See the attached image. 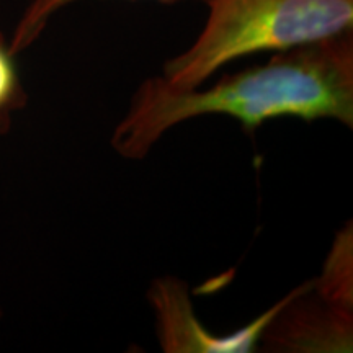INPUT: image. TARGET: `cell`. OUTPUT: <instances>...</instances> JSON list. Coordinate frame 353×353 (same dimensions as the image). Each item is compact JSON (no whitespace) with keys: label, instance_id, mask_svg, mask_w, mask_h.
I'll return each mask as SVG.
<instances>
[{"label":"cell","instance_id":"obj_6","mask_svg":"<svg viewBox=\"0 0 353 353\" xmlns=\"http://www.w3.org/2000/svg\"><path fill=\"white\" fill-rule=\"evenodd\" d=\"M79 0H32L25 12L21 13L19 23H17L13 34L8 41L12 54H20L21 51L28 50L37 39L41 37L52 17L63 8L72 6ZM159 2H182V0H159ZM205 2V0H203Z\"/></svg>","mask_w":353,"mask_h":353},{"label":"cell","instance_id":"obj_3","mask_svg":"<svg viewBox=\"0 0 353 353\" xmlns=\"http://www.w3.org/2000/svg\"><path fill=\"white\" fill-rule=\"evenodd\" d=\"M148 301L156 317L157 339L165 353H250L257 352L263 329L280 301L259 314L244 327L226 335L210 332L193 309L188 285L176 276L154 280Z\"/></svg>","mask_w":353,"mask_h":353},{"label":"cell","instance_id":"obj_4","mask_svg":"<svg viewBox=\"0 0 353 353\" xmlns=\"http://www.w3.org/2000/svg\"><path fill=\"white\" fill-rule=\"evenodd\" d=\"M259 350L345 353L353 350V311L334 306L312 290V280L290 291L260 337Z\"/></svg>","mask_w":353,"mask_h":353},{"label":"cell","instance_id":"obj_7","mask_svg":"<svg viewBox=\"0 0 353 353\" xmlns=\"http://www.w3.org/2000/svg\"><path fill=\"white\" fill-rule=\"evenodd\" d=\"M28 101L20 72L15 64V54H12L8 41L0 33V134L10 130L13 117Z\"/></svg>","mask_w":353,"mask_h":353},{"label":"cell","instance_id":"obj_1","mask_svg":"<svg viewBox=\"0 0 353 353\" xmlns=\"http://www.w3.org/2000/svg\"><path fill=\"white\" fill-rule=\"evenodd\" d=\"M228 117L254 132L278 118L332 120L353 126V32L275 52L213 85L180 90L151 77L132 95L112 132L113 151L139 161L172 128L201 117Z\"/></svg>","mask_w":353,"mask_h":353},{"label":"cell","instance_id":"obj_8","mask_svg":"<svg viewBox=\"0 0 353 353\" xmlns=\"http://www.w3.org/2000/svg\"><path fill=\"white\" fill-rule=\"evenodd\" d=\"M0 319H2V309H0Z\"/></svg>","mask_w":353,"mask_h":353},{"label":"cell","instance_id":"obj_5","mask_svg":"<svg viewBox=\"0 0 353 353\" xmlns=\"http://www.w3.org/2000/svg\"><path fill=\"white\" fill-rule=\"evenodd\" d=\"M312 290L334 306L353 311V229L347 226L335 234L322 263L321 275L312 280Z\"/></svg>","mask_w":353,"mask_h":353},{"label":"cell","instance_id":"obj_2","mask_svg":"<svg viewBox=\"0 0 353 353\" xmlns=\"http://www.w3.org/2000/svg\"><path fill=\"white\" fill-rule=\"evenodd\" d=\"M208 19L192 46L170 57V87L205 85L224 65L353 32V0H205Z\"/></svg>","mask_w":353,"mask_h":353}]
</instances>
